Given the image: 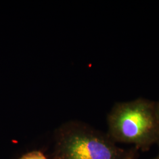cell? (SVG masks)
Segmentation results:
<instances>
[{"label": "cell", "instance_id": "1", "mask_svg": "<svg viewBox=\"0 0 159 159\" xmlns=\"http://www.w3.org/2000/svg\"><path fill=\"white\" fill-rule=\"evenodd\" d=\"M156 104L142 98L115 104L107 116L108 136L115 143L133 144L143 152L159 144Z\"/></svg>", "mask_w": 159, "mask_h": 159}, {"label": "cell", "instance_id": "2", "mask_svg": "<svg viewBox=\"0 0 159 159\" xmlns=\"http://www.w3.org/2000/svg\"><path fill=\"white\" fill-rule=\"evenodd\" d=\"M54 159H123L129 150L84 123L67 122L56 131Z\"/></svg>", "mask_w": 159, "mask_h": 159}, {"label": "cell", "instance_id": "3", "mask_svg": "<svg viewBox=\"0 0 159 159\" xmlns=\"http://www.w3.org/2000/svg\"><path fill=\"white\" fill-rule=\"evenodd\" d=\"M20 159H48L40 151H32L23 155Z\"/></svg>", "mask_w": 159, "mask_h": 159}, {"label": "cell", "instance_id": "4", "mask_svg": "<svg viewBox=\"0 0 159 159\" xmlns=\"http://www.w3.org/2000/svg\"><path fill=\"white\" fill-rule=\"evenodd\" d=\"M138 150L135 147H133L129 149V153L123 159H137L138 158Z\"/></svg>", "mask_w": 159, "mask_h": 159}, {"label": "cell", "instance_id": "5", "mask_svg": "<svg viewBox=\"0 0 159 159\" xmlns=\"http://www.w3.org/2000/svg\"><path fill=\"white\" fill-rule=\"evenodd\" d=\"M156 113H157V116L158 117V119L159 120V101L157 102H156Z\"/></svg>", "mask_w": 159, "mask_h": 159}, {"label": "cell", "instance_id": "6", "mask_svg": "<svg viewBox=\"0 0 159 159\" xmlns=\"http://www.w3.org/2000/svg\"><path fill=\"white\" fill-rule=\"evenodd\" d=\"M159 159V153H158V154H157V156H156L155 157H154L153 159Z\"/></svg>", "mask_w": 159, "mask_h": 159}]
</instances>
